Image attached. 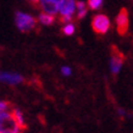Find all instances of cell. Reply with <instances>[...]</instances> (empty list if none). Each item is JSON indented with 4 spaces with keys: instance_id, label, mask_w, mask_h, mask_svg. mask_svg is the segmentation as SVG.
Here are the masks:
<instances>
[{
    "instance_id": "6da1fadb",
    "label": "cell",
    "mask_w": 133,
    "mask_h": 133,
    "mask_svg": "<svg viewBox=\"0 0 133 133\" xmlns=\"http://www.w3.org/2000/svg\"><path fill=\"white\" fill-rule=\"evenodd\" d=\"M38 20L27 12L17 11L15 14V24L20 32H29L36 28Z\"/></svg>"
},
{
    "instance_id": "7a4b0ae2",
    "label": "cell",
    "mask_w": 133,
    "mask_h": 133,
    "mask_svg": "<svg viewBox=\"0 0 133 133\" xmlns=\"http://www.w3.org/2000/svg\"><path fill=\"white\" fill-rule=\"evenodd\" d=\"M76 10L77 0H60L57 16L62 22H69L72 21V18L76 16Z\"/></svg>"
},
{
    "instance_id": "3957f363",
    "label": "cell",
    "mask_w": 133,
    "mask_h": 133,
    "mask_svg": "<svg viewBox=\"0 0 133 133\" xmlns=\"http://www.w3.org/2000/svg\"><path fill=\"white\" fill-rule=\"evenodd\" d=\"M111 27V21L104 14H97L92 18V28L98 34H105Z\"/></svg>"
},
{
    "instance_id": "277c9868",
    "label": "cell",
    "mask_w": 133,
    "mask_h": 133,
    "mask_svg": "<svg viewBox=\"0 0 133 133\" xmlns=\"http://www.w3.org/2000/svg\"><path fill=\"white\" fill-rule=\"evenodd\" d=\"M0 81L9 85H17L22 83L23 76L17 72H10V71H1L0 72Z\"/></svg>"
},
{
    "instance_id": "5b68a950",
    "label": "cell",
    "mask_w": 133,
    "mask_h": 133,
    "mask_svg": "<svg viewBox=\"0 0 133 133\" xmlns=\"http://www.w3.org/2000/svg\"><path fill=\"white\" fill-rule=\"evenodd\" d=\"M38 5H39L42 11L51 14L54 16H57L59 6H60V0H39Z\"/></svg>"
},
{
    "instance_id": "8992f818",
    "label": "cell",
    "mask_w": 133,
    "mask_h": 133,
    "mask_svg": "<svg viewBox=\"0 0 133 133\" xmlns=\"http://www.w3.org/2000/svg\"><path fill=\"white\" fill-rule=\"evenodd\" d=\"M122 66H123V56L118 51L114 50V52L111 54V57H110V62H109L110 72L112 73V75L120 73Z\"/></svg>"
},
{
    "instance_id": "52a82bcc",
    "label": "cell",
    "mask_w": 133,
    "mask_h": 133,
    "mask_svg": "<svg viewBox=\"0 0 133 133\" xmlns=\"http://www.w3.org/2000/svg\"><path fill=\"white\" fill-rule=\"evenodd\" d=\"M115 23H116V28L118 31V33L125 34L127 32V28H128V15H127V11L125 9L118 12V15L116 16V20H115Z\"/></svg>"
},
{
    "instance_id": "ba28073f",
    "label": "cell",
    "mask_w": 133,
    "mask_h": 133,
    "mask_svg": "<svg viewBox=\"0 0 133 133\" xmlns=\"http://www.w3.org/2000/svg\"><path fill=\"white\" fill-rule=\"evenodd\" d=\"M37 20H38V23L42 24V26H51V24L55 22V16L51 15V14L42 11L41 14L38 15Z\"/></svg>"
},
{
    "instance_id": "9c48e42d",
    "label": "cell",
    "mask_w": 133,
    "mask_h": 133,
    "mask_svg": "<svg viewBox=\"0 0 133 133\" xmlns=\"http://www.w3.org/2000/svg\"><path fill=\"white\" fill-rule=\"evenodd\" d=\"M89 8H88V4L84 3V1H77V10H76V17L78 20H82L87 16V12H88Z\"/></svg>"
},
{
    "instance_id": "30bf717a",
    "label": "cell",
    "mask_w": 133,
    "mask_h": 133,
    "mask_svg": "<svg viewBox=\"0 0 133 133\" xmlns=\"http://www.w3.org/2000/svg\"><path fill=\"white\" fill-rule=\"evenodd\" d=\"M62 33L65 36L71 37L76 33V24L73 23L72 21H69V22H65L64 26H62Z\"/></svg>"
},
{
    "instance_id": "8fae6325",
    "label": "cell",
    "mask_w": 133,
    "mask_h": 133,
    "mask_svg": "<svg viewBox=\"0 0 133 133\" xmlns=\"http://www.w3.org/2000/svg\"><path fill=\"white\" fill-rule=\"evenodd\" d=\"M12 115H14V117H15V120H16V122L20 125V127L22 129L24 128V117H23V112L21 111L20 109H17V108H12Z\"/></svg>"
},
{
    "instance_id": "7c38bea8",
    "label": "cell",
    "mask_w": 133,
    "mask_h": 133,
    "mask_svg": "<svg viewBox=\"0 0 133 133\" xmlns=\"http://www.w3.org/2000/svg\"><path fill=\"white\" fill-rule=\"evenodd\" d=\"M103 3H104V0H88L87 1L88 8L90 10H99L103 6Z\"/></svg>"
},
{
    "instance_id": "4fadbf2b",
    "label": "cell",
    "mask_w": 133,
    "mask_h": 133,
    "mask_svg": "<svg viewBox=\"0 0 133 133\" xmlns=\"http://www.w3.org/2000/svg\"><path fill=\"white\" fill-rule=\"evenodd\" d=\"M60 72H61V75L62 76H65V77H70L71 75H72V69L70 67V66H62L60 69Z\"/></svg>"
},
{
    "instance_id": "5bb4252c",
    "label": "cell",
    "mask_w": 133,
    "mask_h": 133,
    "mask_svg": "<svg viewBox=\"0 0 133 133\" xmlns=\"http://www.w3.org/2000/svg\"><path fill=\"white\" fill-rule=\"evenodd\" d=\"M117 112H118V115H120V116H125V115H126V111L123 109H118V110H117Z\"/></svg>"
},
{
    "instance_id": "9a60e30c",
    "label": "cell",
    "mask_w": 133,
    "mask_h": 133,
    "mask_svg": "<svg viewBox=\"0 0 133 133\" xmlns=\"http://www.w3.org/2000/svg\"><path fill=\"white\" fill-rule=\"evenodd\" d=\"M32 3H39V0H31Z\"/></svg>"
}]
</instances>
